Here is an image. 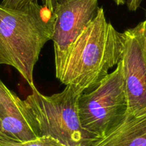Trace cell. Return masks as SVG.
<instances>
[{
  "instance_id": "6da1fadb",
  "label": "cell",
  "mask_w": 146,
  "mask_h": 146,
  "mask_svg": "<svg viewBox=\"0 0 146 146\" xmlns=\"http://www.w3.org/2000/svg\"><path fill=\"white\" fill-rule=\"evenodd\" d=\"M56 16L38 1L20 9L0 4V64L14 67L30 86L44 44L52 40Z\"/></svg>"
},
{
  "instance_id": "7a4b0ae2",
  "label": "cell",
  "mask_w": 146,
  "mask_h": 146,
  "mask_svg": "<svg viewBox=\"0 0 146 146\" xmlns=\"http://www.w3.org/2000/svg\"><path fill=\"white\" fill-rule=\"evenodd\" d=\"M123 50L122 33L106 19L103 7L71 46L60 81L83 92L95 88L117 65Z\"/></svg>"
},
{
  "instance_id": "3957f363",
  "label": "cell",
  "mask_w": 146,
  "mask_h": 146,
  "mask_svg": "<svg viewBox=\"0 0 146 146\" xmlns=\"http://www.w3.org/2000/svg\"><path fill=\"white\" fill-rule=\"evenodd\" d=\"M24 101L34 119L41 136H50L66 146H93L99 140L83 127L78 100L84 92L72 84L59 93L42 94L34 84Z\"/></svg>"
},
{
  "instance_id": "277c9868",
  "label": "cell",
  "mask_w": 146,
  "mask_h": 146,
  "mask_svg": "<svg viewBox=\"0 0 146 146\" xmlns=\"http://www.w3.org/2000/svg\"><path fill=\"white\" fill-rule=\"evenodd\" d=\"M128 102L121 60L93 90L84 92L78 100L83 127L99 139L108 135L125 119Z\"/></svg>"
},
{
  "instance_id": "5b68a950",
  "label": "cell",
  "mask_w": 146,
  "mask_h": 146,
  "mask_svg": "<svg viewBox=\"0 0 146 146\" xmlns=\"http://www.w3.org/2000/svg\"><path fill=\"white\" fill-rule=\"evenodd\" d=\"M98 0H58L54 42L56 77L60 80L69 50L88 23L96 16Z\"/></svg>"
},
{
  "instance_id": "8992f818",
  "label": "cell",
  "mask_w": 146,
  "mask_h": 146,
  "mask_svg": "<svg viewBox=\"0 0 146 146\" xmlns=\"http://www.w3.org/2000/svg\"><path fill=\"white\" fill-rule=\"evenodd\" d=\"M124 80L128 97L127 114L146 107V32L145 21H141L122 33Z\"/></svg>"
},
{
  "instance_id": "52a82bcc",
  "label": "cell",
  "mask_w": 146,
  "mask_h": 146,
  "mask_svg": "<svg viewBox=\"0 0 146 146\" xmlns=\"http://www.w3.org/2000/svg\"><path fill=\"white\" fill-rule=\"evenodd\" d=\"M0 128L9 139L27 142L40 137L34 119L24 100L0 79Z\"/></svg>"
},
{
  "instance_id": "ba28073f",
  "label": "cell",
  "mask_w": 146,
  "mask_h": 146,
  "mask_svg": "<svg viewBox=\"0 0 146 146\" xmlns=\"http://www.w3.org/2000/svg\"><path fill=\"white\" fill-rule=\"evenodd\" d=\"M93 146H146V107L127 114L118 127Z\"/></svg>"
},
{
  "instance_id": "9c48e42d",
  "label": "cell",
  "mask_w": 146,
  "mask_h": 146,
  "mask_svg": "<svg viewBox=\"0 0 146 146\" xmlns=\"http://www.w3.org/2000/svg\"><path fill=\"white\" fill-rule=\"evenodd\" d=\"M0 146H66L50 136H41L35 140L19 142L10 139L0 138Z\"/></svg>"
},
{
  "instance_id": "30bf717a",
  "label": "cell",
  "mask_w": 146,
  "mask_h": 146,
  "mask_svg": "<svg viewBox=\"0 0 146 146\" xmlns=\"http://www.w3.org/2000/svg\"><path fill=\"white\" fill-rule=\"evenodd\" d=\"M34 1H38V0H15L10 8L20 9L22 7H24V6H25L26 4ZM39 1H41L42 5L45 6L46 7H47L52 12H54V10H55L56 7V3L58 0H39Z\"/></svg>"
},
{
  "instance_id": "8fae6325",
  "label": "cell",
  "mask_w": 146,
  "mask_h": 146,
  "mask_svg": "<svg viewBox=\"0 0 146 146\" xmlns=\"http://www.w3.org/2000/svg\"><path fill=\"white\" fill-rule=\"evenodd\" d=\"M144 0H127V7L129 11H135Z\"/></svg>"
},
{
  "instance_id": "7c38bea8",
  "label": "cell",
  "mask_w": 146,
  "mask_h": 146,
  "mask_svg": "<svg viewBox=\"0 0 146 146\" xmlns=\"http://www.w3.org/2000/svg\"><path fill=\"white\" fill-rule=\"evenodd\" d=\"M115 3L116 4V5L118 6H121V5H123V4H125V0H114Z\"/></svg>"
},
{
  "instance_id": "4fadbf2b",
  "label": "cell",
  "mask_w": 146,
  "mask_h": 146,
  "mask_svg": "<svg viewBox=\"0 0 146 146\" xmlns=\"http://www.w3.org/2000/svg\"><path fill=\"white\" fill-rule=\"evenodd\" d=\"M0 138H4V139H9L8 137H7V136H6L5 135H4V133H2V131H1V128H0Z\"/></svg>"
},
{
  "instance_id": "5bb4252c",
  "label": "cell",
  "mask_w": 146,
  "mask_h": 146,
  "mask_svg": "<svg viewBox=\"0 0 146 146\" xmlns=\"http://www.w3.org/2000/svg\"><path fill=\"white\" fill-rule=\"evenodd\" d=\"M145 32H146V10H145Z\"/></svg>"
}]
</instances>
